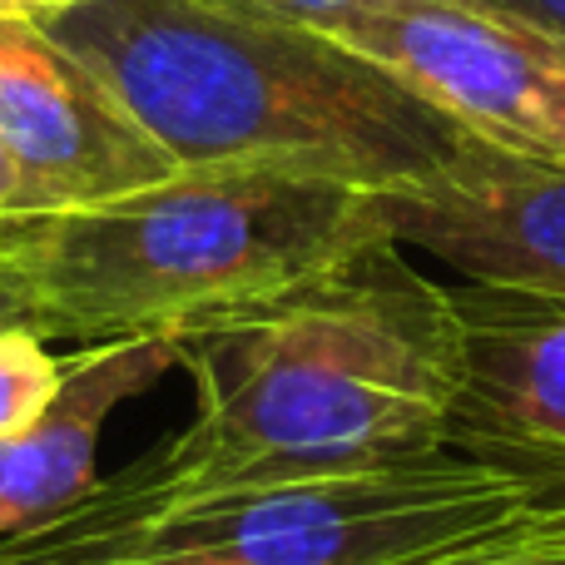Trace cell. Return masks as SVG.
I'll use <instances>...</instances> for the list:
<instances>
[{
    "label": "cell",
    "instance_id": "obj_3",
    "mask_svg": "<svg viewBox=\"0 0 565 565\" xmlns=\"http://www.w3.org/2000/svg\"><path fill=\"white\" fill-rule=\"evenodd\" d=\"M372 189L302 169H179L89 209L0 218V322L85 348L189 338L382 244Z\"/></svg>",
    "mask_w": 565,
    "mask_h": 565
},
{
    "label": "cell",
    "instance_id": "obj_5",
    "mask_svg": "<svg viewBox=\"0 0 565 565\" xmlns=\"http://www.w3.org/2000/svg\"><path fill=\"white\" fill-rule=\"evenodd\" d=\"M461 135L565 169V50L477 0H348L312 20Z\"/></svg>",
    "mask_w": 565,
    "mask_h": 565
},
{
    "label": "cell",
    "instance_id": "obj_10",
    "mask_svg": "<svg viewBox=\"0 0 565 565\" xmlns=\"http://www.w3.org/2000/svg\"><path fill=\"white\" fill-rule=\"evenodd\" d=\"M65 387V362L45 352V338L0 328V437L35 422Z\"/></svg>",
    "mask_w": 565,
    "mask_h": 565
},
{
    "label": "cell",
    "instance_id": "obj_16",
    "mask_svg": "<svg viewBox=\"0 0 565 565\" xmlns=\"http://www.w3.org/2000/svg\"><path fill=\"white\" fill-rule=\"evenodd\" d=\"M0 328H6V322H0Z\"/></svg>",
    "mask_w": 565,
    "mask_h": 565
},
{
    "label": "cell",
    "instance_id": "obj_2",
    "mask_svg": "<svg viewBox=\"0 0 565 565\" xmlns=\"http://www.w3.org/2000/svg\"><path fill=\"white\" fill-rule=\"evenodd\" d=\"M55 35L179 169H302L387 189L471 145L447 115L308 20L204 0H89Z\"/></svg>",
    "mask_w": 565,
    "mask_h": 565
},
{
    "label": "cell",
    "instance_id": "obj_11",
    "mask_svg": "<svg viewBox=\"0 0 565 565\" xmlns=\"http://www.w3.org/2000/svg\"><path fill=\"white\" fill-rule=\"evenodd\" d=\"M427 565H565V507H536L497 536Z\"/></svg>",
    "mask_w": 565,
    "mask_h": 565
},
{
    "label": "cell",
    "instance_id": "obj_12",
    "mask_svg": "<svg viewBox=\"0 0 565 565\" xmlns=\"http://www.w3.org/2000/svg\"><path fill=\"white\" fill-rule=\"evenodd\" d=\"M477 6H491L501 15H516L526 25H536L541 35H551L565 50V0H477Z\"/></svg>",
    "mask_w": 565,
    "mask_h": 565
},
{
    "label": "cell",
    "instance_id": "obj_13",
    "mask_svg": "<svg viewBox=\"0 0 565 565\" xmlns=\"http://www.w3.org/2000/svg\"><path fill=\"white\" fill-rule=\"evenodd\" d=\"M204 6L218 10H238V15H282V20H318L322 10L348 6V0H204Z\"/></svg>",
    "mask_w": 565,
    "mask_h": 565
},
{
    "label": "cell",
    "instance_id": "obj_6",
    "mask_svg": "<svg viewBox=\"0 0 565 565\" xmlns=\"http://www.w3.org/2000/svg\"><path fill=\"white\" fill-rule=\"evenodd\" d=\"M397 248H422L477 288L565 302V169L471 139L407 184L372 189Z\"/></svg>",
    "mask_w": 565,
    "mask_h": 565
},
{
    "label": "cell",
    "instance_id": "obj_8",
    "mask_svg": "<svg viewBox=\"0 0 565 565\" xmlns=\"http://www.w3.org/2000/svg\"><path fill=\"white\" fill-rule=\"evenodd\" d=\"M461 392L447 451L497 467L541 507H565V302L461 282Z\"/></svg>",
    "mask_w": 565,
    "mask_h": 565
},
{
    "label": "cell",
    "instance_id": "obj_1",
    "mask_svg": "<svg viewBox=\"0 0 565 565\" xmlns=\"http://www.w3.org/2000/svg\"><path fill=\"white\" fill-rule=\"evenodd\" d=\"M179 367L194 377L189 427L55 521L119 531L179 501L447 451L461 322L451 288L382 238L264 308L189 332Z\"/></svg>",
    "mask_w": 565,
    "mask_h": 565
},
{
    "label": "cell",
    "instance_id": "obj_15",
    "mask_svg": "<svg viewBox=\"0 0 565 565\" xmlns=\"http://www.w3.org/2000/svg\"><path fill=\"white\" fill-rule=\"evenodd\" d=\"M20 214H30V199H25V184H20L15 159L0 149V218H20Z\"/></svg>",
    "mask_w": 565,
    "mask_h": 565
},
{
    "label": "cell",
    "instance_id": "obj_14",
    "mask_svg": "<svg viewBox=\"0 0 565 565\" xmlns=\"http://www.w3.org/2000/svg\"><path fill=\"white\" fill-rule=\"evenodd\" d=\"M89 6V0H0V20H30V25H45L60 10Z\"/></svg>",
    "mask_w": 565,
    "mask_h": 565
},
{
    "label": "cell",
    "instance_id": "obj_4",
    "mask_svg": "<svg viewBox=\"0 0 565 565\" xmlns=\"http://www.w3.org/2000/svg\"><path fill=\"white\" fill-rule=\"evenodd\" d=\"M536 507L497 467L431 451L377 471L179 501L119 531L45 521L0 541V565H427Z\"/></svg>",
    "mask_w": 565,
    "mask_h": 565
},
{
    "label": "cell",
    "instance_id": "obj_9",
    "mask_svg": "<svg viewBox=\"0 0 565 565\" xmlns=\"http://www.w3.org/2000/svg\"><path fill=\"white\" fill-rule=\"evenodd\" d=\"M184 358V338H139L85 348L65 362L60 397L0 437V541L75 511L99 487L95 451L109 412L154 387Z\"/></svg>",
    "mask_w": 565,
    "mask_h": 565
},
{
    "label": "cell",
    "instance_id": "obj_7",
    "mask_svg": "<svg viewBox=\"0 0 565 565\" xmlns=\"http://www.w3.org/2000/svg\"><path fill=\"white\" fill-rule=\"evenodd\" d=\"M0 149L15 159L30 214L89 209L179 174L125 105L30 20H0Z\"/></svg>",
    "mask_w": 565,
    "mask_h": 565
}]
</instances>
